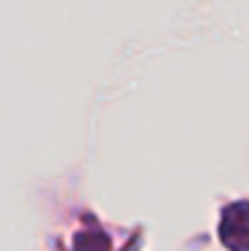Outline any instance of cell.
I'll return each mask as SVG.
<instances>
[{
  "instance_id": "1",
  "label": "cell",
  "mask_w": 249,
  "mask_h": 251,
  "mask_svg": "<svg viewBox=\"0 0 249 251\" xmlns=\"http://www.w3.org/2000/svg\"><path fill=\"white\" fill-rule=\"evenodd\" d=\"M220 238L230 251H249V203H236L225 208Z\"/></svg>"
},
{
  "instance_id": "2",
  "label": "cell",
  "mask_w": 249,
  "mask_h": 251,
  "mask_svg": "<svg viewBox=\"0 0 249 251\" xmlns=\"http://www.w3.org/2000/svg\"><path fill=\"white\" fill-rule=\"evenodd\" d=\"M75 251H110V241L99 230H88L75 238Z\"/></svg>"
}]
</instances>
